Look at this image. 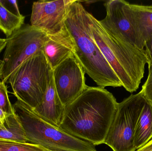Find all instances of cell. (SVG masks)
Wrapping results in <instances>:
<instances>
[{"label": "cell", "mask_w": 152, "mask_h": 151, "mask_svg": "<svg viewBox=\"0 0 152 151\" xmlns=\"http://www.w3.org/2000/svg\"><path fill=\"white\" fill-rule=\"evenodd\" d=\"M118 103L113 95L104 88L87 86L65 106L59 128L95 146L102 144Z\"/></svg>", "instance_id": "6da1fadb"}, {"label": "cell", "mask_w": 152, "mask_h": 151, "mask_svg": "<svg viewBox=\"0 0 152 151\" xmlns=\"http://www.w3.org/2000/svg\"><path fill=\"white\" fill-rule=\"evenodd\" d=\"M65 25L74 43V55L85 73L101 87H122L93 39L89 13L79 1L73 0L69 5Z\"/></svg>", "instance_id": "7a4b0ae2"}, {"label": "cell", "mask_w": 152, "mask_h": 151, "mask_svg": "<svg viewBox=\"0 0 152 151\" xmlns=\"http://www.w3.org/2000/svg\"><path fill=\"white\" fill-rule=\"evenodd\" d=\"M92 37L123 87L130 93L135 92L143 78L147 60L144 51L125 43L108 33L92 14Z\"/></svg>", "instance_id": "3957f363"}, {"label": "cell", "mask_w": 152, "mask_h": 151, "mask_svg": "<svg viewBox=\"0 0 152 151\" xmlns=\"http://www.w3.org/2000/svg\"><path fill=\"white\" fill-rule=\"evenodd\" d=\"M13 106L28 142L38 144L50 151H97L92 144L75 137L46 122L26 104L17 100Z\"/></svg>", "instance_id": "277c9868"}, {"label": "cell", "mask_w": 152, "mask_h": 151, "mask_svg": "<svg viewBox=\"0 0 152 151\" xmlns=\"http://www.w3.org/2000/svg\"><path fill=\"white\" fill-rule=\"evenodd\" d=\"M53 74V70L40 50L21 65L7 83L18 101L35 109L42 103Z\"/></svg>", "instance_id": "5b68a950"}, {"label": "cell", "mask_w": 152, "mask_h": 151, "mask_svg": "<svg viewBox=\"0 0 152 151\" xmlns=\"http://www.w3.org/2000/svg\"><path fill=\"white\" fill-rule=\"evenodd\" d=\"M146 99L142 91L118 103L114 118L104 141L113 151H136V127Z\"/></svg>", "instance_id": "8992f818"}, {"label": "cell", "mask_w": 152, "mask_h": 151, "mask_svg": "<svg viewBox=\"0 0 152 151\" xmlns=\"http://www.w3.org/2000/svg\"><path fill=\"white\" fill-rule=\"evenodd\" d=\"M48 38L47 34L28 24L6 38L2 81L7 83L26 60L42 49Z\"/></svg>", "instance_id": "52a82bcc"}, {"label": "cell", "mask_w": 152, "mask_h": 151, "mask_svg": "<svg viewBox=\"0 0 152 151\" xmlns=\"http://www.w3.org/2000/svg\"><path fill=\"white\" fill-rule=\"evenodd\" d=\"M85 74L74 55L63 60L53 69L54 86L64 106L77 97L87 87Z\"/></svg>", "instance_id": "ba28073f"}, {"label": "cell", "mask_w": 152, "mask_h": 151, "mask_svg": "<svg viewBox=\"0 0 152 151\" xmlns=\"http://www.w3.org/2000/svg\"><path fill=\"white\" fill-rule=\"evenodd\" d=\"M130 4L123 0L107 1L104 4L106 16L99 21L102 27L114 37L138 49L131 20Z\"/></svg>", "instance_id": "9c48e42d"}, {"label": "cell", "mask_w": 152, "mask_h": 151, "mask_svg": "<svg viewBox=\"0 0 152 151\" xmlns=\"http://www.w3.org/2000/svg\"><path fill=\"white\" fill-rule=\"evenodd\" d=\"M73 0H41L34 2L30 18L31 25L48 35L60 32L65 27V20Z\"/></svg>", "instance_id": "30bf717a"}, {"label": "cell", "mask_w": 152, "mask_h": 151, "mask_svg": "<svg viewBox=\"0 0 152 151\" xmlns=\"http://www.w3.org/2000/svg\"><path fill=\"white\" fill-rule=\"evenodd\" d=\"M42 50L53 70L63 60L74 55V43L66 26L59 33L49 35Z\"/></svg>", "instance_id": "8fae6325"}, {"label": "cell", "mask_w": 152, "mask_h": 151, "mask_svg": "<svg viewBox=\"0 0 152 151\" xmlns=\"http://www.w3.org/2000/svg\"><path fill=\"white\" fill-rule=\"evenodd\" d=\"M64 107L58 96L52 78L41 104L33 109L37 115L53 126L59 127Z\"/></svg>", "instance_id": "7c38bea8"}, {"label": "cell", "mask_w": 152, "mask_h": 151, "mask_svg": "<svg viewBox=\"0 0 152 151\" xmlns=\"http://www.w3.org/2000/svg\"><path fill=\"white\" fill-rule=\"evenodd\" d=\"M130 6L138 49L144 51L145 42L152 34V6L131 4Z\"/></svg>", "instance_id": "4fadbf2b"}, {"label": "cell", "mask_w": 152, "mask_h": 151, "mask_svg": "<svg viewBox=\"0 0 152 151\" xmlns=\"http://www.w3.org/2000/svg\"><path fill=\"white\" fill-rule=\"evenodd\" d=\"M152 139V105L146 100L137 121L134 134L135 148L140 149Z\"/></svg>", "instance_id": "5bb4252c"}, {"label": "cell", "mask_w": 152, "mask_h": 151, "mask_svg": "<svg viewBox=\"0 0 152 151\" xmlns=\"http://www.w3.org/2000/svg\"><path fill=\"white\" fill-rule=\"evenodd\" d=\"M0 141L28 142L25 129L16 111L9 114L4 126L0 128Z\"/></svg>", "instance_id": "9a60e30c"}, {"label": "cell", "mask_w": 152, "mask_h": 151, "mask_svg": "<svg viewBox=\"0 0 152 151\" xmlns=\"http://www.w3.org/2000/svg\"><path fill=\"white\" fill-rule=\"evenodd\" d=\"M25 17L18 16L4 6L0 0V30L7 38L24 25Z\"/></svg>", "instance_id": "2e32d148"}, {"label": "cell", "mask_w": 152, "mask_h": 151, "mask_svg": "<svg viewBox=\"0 0 152 151\" xmlns=\"http://www.w3.org/2000/svg\"><path fill=\"white\" fill-rule=\"evenodd\" d=\"M0 151H50L44 147L29 142L0 141Z\"/></svg>", "instance_id": "e0dca14e"}, {"label": "cell", "mask_w": 152, "mask_h": 151, "mask_svg": "<svg viewBox=\"0 0 152 151\" xmlns=\"http://www.w3.org/2000/svg\"><path fill=\"white\" fill-rule=\"evenodd\" d=\"M0 108L8 114L15 111L14 106L9 99L7 86L2 81H0Z\"/></svg>", "instance_id": "ac0fdd59"}, {"label": "cell", "mask_w": 152, "mask_h": 151, "mask_svg": "<svg viewBox=\"0 0 152 151\" xmlns=\"http://www.w3.org/2000/svg\"><path fill=\"white\" fill-rule=\"evenodd\" d=\"M148 76L141 90L145 99L152 105V66H148Z\"/></svg>", "instance_id": "d6986e66"}, {"label": "cell", "mask_w": 152, "mask_h": 151, "mask_svg": "<svg viewBox=\"0 0 152 151\" xmlns=\"http://www.w3.org/2000/svg\"><path fill=\"white\" fill-rule=\"evenodd\" d=\"M144 51L148 66H152V34L145 42Z\"/></svg>", "instance_id": "ffe728a7"}, {"label": "cell", "mask_w": 152, "mask_h": 151, "mask_svg": "<svg viewBox=\"0 0 152 151\" xmlns=\"http://www.w3.org/2000/svg\"><path fill=\"white\" fill-rule=\"evenodd\" d=\"M3 4L5 6H9L10 7L11 9L10 11H11V9H12V12H13L16 15L19 16H21V14L20 12L18 6V1H1Z\"/></svg>", "instance_id": "44dd1931"}, {"label": "cell", "mask_w": 152, "mask_h": 151, "mask_svg": "<svg viewBox=\"0 0 152 151\" xmlns=\"http://www.w3.org/2000/svg\"><path fill=\"white\" fill-rule=\"evenodd\" d=\"M9 114L0 108V128L4 126Z\"/></svg>", "instance_id": "7402d4cb"}, {"label": "cell", "mask_w": 152, "mask_h": 151, "mask_svg": "<svg viewBox=\"0 0 152 151\" xmlns=\"http://www.w3.org/2000/svg\"><path fill=\"white\" fill-rule=\"evenodd\" d=\"M136 151H152V139L148 143Z\"/></svg>", "instance_id": "603a6c76"}, {"label": "cell", "mask_w": 152, "mask_h": 151, "mask_svg": "<svg viewBox=\"0 0 152 151\" xmlns=\"http://www.w3.org/2000/svg\"><path fill=\"white\" fill-rule=\"evenodd\" d=\"M7 44L6 39L0 38V53L6 48Z\"/></svg>", "instance_id": "cb8c5ba5"}]
</instances>
